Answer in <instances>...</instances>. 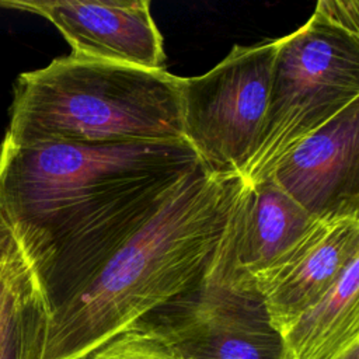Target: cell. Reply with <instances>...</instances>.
<instances>
[{"label":"cell","instance_id":"8992f818","mask_svg":"<svg viewBox=\"0 0 359 359\" xmlns=\"http://www.w3.org/2000/svg\"><path fill=\"white\" fill-rule=\"evenodd\" d=\"M139 323L177 359H282V338L252 279L233 272L219 252L192 289Z\"/></svg>","mask_w":359,"mask_h":359},{"label":"cell","instance_id":"8fae6325","mask_svg":"<svg viewBox=\"0 0 359 359\" xmlns=\"http://www.w3.org/2000/svg\"><path fill=\"white\" fill-rule=\"evenodd\" d=\"M282 359H327L359 338V255L282 334Z\"/></svg>","mask_w":359,"mask_h":359},{"label":"cell","instance_id":"30bf717a","mask_svg":"<svg viewBox=\"0 0 359 359\" xmlns=\"http://www.w3.org/2000/svg\"><path fill=\"white\" fill-rule=\"evenodd\" d=\"M314 224L271 175L244 181L219 258L233 272L251 278L269 268Z\"/></svg>","mask_w":359,"mask_h":359},{"label":"cell","instance_id":"4fadbf2b","mask_svg":"<svg viewBox=\"0 0 359 359\" xmlns=\"http://www.w3.org/2000/svg\"><path fill=\"white\" fill-rule=\"evenodd\" d=\"M48 317L46 302L42 290H38L20 313L0 359H41Z\"/></svg>","mask_w":359,"mask_h":359},{"label":"cell","instance_id":"ba28073f","mask_svg":"<svg viewBox=\"0 0 359 359\" xmlns=\"http://www.w3.org/2000/svg\"><path fill=\"white\" fill-rule=\"evenodd\" d=\"M0 8L46 18L70 43L74 56L163 69V38L149 0H0Z\"/></svg>","mask_w":359,"mask_h":359},{"label":"cell","instance_id":"52a82bcc","mask_svg":"<svg viewBox=\"0 0 359 359\" xmlns=\"http://www.w3.org/2000/svg\"><path fill=\"white\" fill-rule=\"evenodd\" d=\"M271 177L316 222L359 217V98L289 149Z\"/></svg>","mask_w":359,"mask_h":359},{"label":"cell","instance_id":"9a60e30c","mask_svg":"<svg viewBox=\"0 0 359 359\" xmlns=\"http://www.w3.org/2000/svg\"><path fill=\"white\" fill-rule=\"evenodd\" d=\"M314 13L359 36V3L356 0H323L317 3Z\"/></svg>","mask_w":359,"mask_h":359},{"label":"cell","instance_id":"6da1fadb","mask_svg":"<svg viewBox=\"0 0 359 359\" xmlns=\"http://www.w3.org/2000/svg\"><path fill=\"white\" fill-rule=\"evenodd\" d=\"M201 165L185 139L0 143V220L42 294L60 303Z\"/></svg>","mask_w":359,"mask_h":359},{"label":"cell","instance_id":"e0dca14e","mask_svg":"<svg viewBox=\"0 0 359 359\" xmlns=\"http://www.w3.org/2000/svg\"><path fill=\"white\" fill-rule=\"evenodd\" d=\"M327 359H359V338L346 342Z\"/></svg>","mask_w":359,"mask_h":359},{"label":"cell","instance_id":"277c9868","mask_svg":"<svg viewBox=\"0 0 359 359\" xmlns=\"http://www.w3.org/2000/svg\"><path fill=\"white\" fill-rule=\"evenodd\" d=\"M359 98V36L314 13L278 39L257 150L243 180L271 175L279 158Z\"/></svg>","mask_w":359,"mask_h":359},{"label":"cell","instance_id":"7c38bea8","mask_svg":"<svg viewBox=\"0 0 359 359\" xmlns=\"http://www.w3.org/2000/svg\"><path fill=\"white\" fill-rule=\"evenodd\" d=\"M38 290L41 287L21 251L0 266V356L20 313Z\"/></svg>","mask_w":359,"mask_h":359},{"label":"cell","instance_id":"5b68a950","mask_svg":"<svg viewBox=\"0 0 359 359\" xmlns=\"http://www.w3.org/2000/svg\"><path fill=\"white\" fill-rule=\"evenodd\" d=\"M278 39L234 46L212 70L182 77V133L213 175L244 177L258 143Z\"/></svg>","mask_w":359,"mask_h":359},{"label":"cell","instance_id":"7a4b0ae2","mask_svg":"<svg viewBox=\"0 0 359 359\" xmlns=\"http://www.w3.org/2000/svg\"><path fill=\"white\" fill-rule=\"evenodd\" d=\"M241 177L194 170L163 208L65 303L49 313L41 359H84L210 269Z\"/></svg>","mask_w":359,"mask_h":359},{"label":"cell","instance_id":"3957f363","mask_svg":"<svg viewBox=\"0 0 359 359\" xmlns=\"http://www.w3.org/2000/svg\"><path fill=\"white\" fill-rule=\"evenodd\" d=\"M182 77L79 57L21 73L4 137L14 144L184 139Z\"/></svg>","mask_w":359,"mask_h":359},{"label":"cell","instance_id":"2e32d148","mask_svg":"<svg viewBox=\"0 0 359 359\" xmlns=\"http://www.w3.org/2000/svg\"><path fill=\"white\" fill-rule=\"evenodd\" d=\"M17 252H20L17 243L14 241L8 229L0 220V266Z\"/></svg>","mask_w":359,"mask_h":359},{"label":"cell","instance_id":"5bb4252c","mask_svg":"<svg viewBox=\"0 0 359 359\" xmlns=\"http://www.w3.org/2000/svg\"><path fill=\"white\" fill-rule=\"evenodd\" d=\"M84 359H177V356L156 332L136 323Z\"/></svg>","mask_w":359,"mask_h":359},{"label":"cell","instance_id":"9c48e42d","mask_svg":"<svg viewBox=\"0 0 359 359\" xmlns=\"http://www.w3.org/2000/svg\"><path fill=\"white\" fill-rule=\"evenodd\" d=\"M359 255V217L316 224L251 279L279 335L338 280Z\"/></svg>","mask_w":359,"mask_h":359}]
</instances>
